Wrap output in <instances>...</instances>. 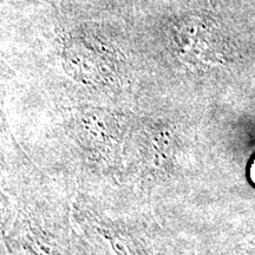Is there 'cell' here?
I'll return each instance as SVG.
<instances>
[{
    "label": "cell",
    "instance_id": "1",
    "mask_svg": "<svg viewBox=\"0 0 255 255\" xmlns=\"http://www.w3.org/2000/svg\"><path fill=\"white\" fill-rule=\"evenodd\" d=\"M39 1L46 2V4H49L50 6H53V7L57 9L63 7L64 4H65V0H39Z\"/></svg>",
    "mask_w": 255,
    "mask_h": 255
},
{
    "label": "cell",
    "instance_id": "2",
    "mask_svg": "<svg viewBox=\"0 0 255 255\" xmlns=\"http://www.w3.org/2000/svg\"><path fill=\"white\" fill-rule=\"evenodd\" d=\"M252 178H253V181L255 182V162L253 164V168H252Z\"/></svg>",
    "mask_w": 255,
    "mask_h": 255
}]
</instances>
